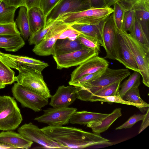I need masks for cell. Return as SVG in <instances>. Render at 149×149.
<instances>
[{
    "label": "cell",
    "instance_id": "cell-31",
    "mask_svg": "<svg viewBox=\"0 0 149 149\" xmlns=\"http://www.w3.org/2000/svg\"><path fill=\"white\" fill-rule=\"evenodd\" d=\"M15 77L13 70L0 60V81L6 85L11 84L15 82Z\"/></svg>",
    "mask_w": 149,
    "mask_h": 149
},
{
    "label": "cell",
    "instance_id": "cell-28",
    "mask_svg": "<svg viewBox=\"0 0 149 149\" xmlns=\"http://www.w3.org/2000/svg\"><path fill=\"white\" fill-rule=\"evenodd\" d=\"M140 73L134 71L128 79L125 80L120 86L121 88L118 92L123 98L125 94L131 88L139 87L140 84Z\"/></svg>",
    "mask_w": 149,
    "mask_h": 149
},
{
    "label": "cell",
    "instance_id": "cell-1",
    "mask_svg": "<svg viewBox=\"0 0 149 149\" xmlns=\"http://www.w3.org/2000/svg\"><path fill=\"white\" fill-rule=\"evenodd\" d=\"M49 138L65 149L84 148L98 145L113 144L100 134L72 127L48 126L41 128Z\"/></svg>",
    "mask_w": 149,
    "mask_h": 149
},
{
    "label": "cell",
    "instance_id": "cell-39",
    "mask_svg": "<svg viewBox=\"0 0 149 149\" xmlns=\"http://www.w3.org/2000/svg\"><path fill=\"white\" fill-rule=\"evenodd\" d=\"M61 0H40L39 8L46 17Z\"/></svg>",
    "mask_w": 149,
    "mask_h": 149
},
{
    "label": "cell",
    "instance_id": "cell-12",
    "mask_svg": "<svg viewBox=\"0 0 149 149\" xmlns=\"http://www.w3.org/2000/svg\"><path fill=\"white\" fill-rule=\"evenodd\" d=\"M17 132L26 139L38 143L45 148L65 149L49 137L41 129L31 123H25L19 127Z\"/></svg>",
    "mask_w": 149,
    "mask_h": 149
},
{
    "label": "cell",
    "instance_id": "cell-49",
    "mask_svg": "<svg viewBox=\"0 0 149 149\" xmlns=\"http://www.w3.org/2000/svg\"><path fill=\"white\" fill-rule=\"evenodd\" d=\"M1 52V51H0V53Z\"/></svg>",
    "mask_w": 149,
    "mask_h": 149
},
{
    "label": "cell",
    "instance_id": "cell-5",
    "mask_svg": "<svg viewBox=\"0 0 149 149\" xmlns=\"http://www.w3.org/2000/svg\"><path fill=\"white\" fill-rule=\"evenodd\" d=\"M128 43L142 77V82L149 87V47L138 42L130 33L120 31Z\"/></svg>",
    "mask_w": 149,
    "mask_h": 149
},
{
    "label": "cell",
    "instance_id": "cell-22",
    "mask_svg": "<svg viewBox=\"0 0 149 149\" xmlns=\"http://www.w3.org/2000/svg\"><path fill=\"white\" fill-rule=\"evenodd\" d=\"M104 20L97 24H76L70 26L79 32L95 39L99 42L100 46L104 47L102 29Z\"/></svg>",
    "mask_w": 149,
    "mask_h": 149
},
{
    "label": "cell",
    "instance_id": "cell-14",
    "mask_svg": "<svg viewBox=\"0 0 149 149\" xmlns=\"http://www.w3.org/2000/svg\"><path fill=\"white\" fill-rule=\"evenodd\" d=\"M102 36L106 53L105 58L116 60L117 56V29L112 14L104 21Z\"/></svg>",
    "mask_w": 149,
    "mask_h": 149
},
{
    "label": "cell",
    "instance_id": "cell-26",
    "mask_svg": "<svg viewBox=\"0 0 149 149\" xmlns=\"http://www.w3.org/2000/svg\"><path fill=\"white\" fill-rule=\"evenodd\" d=\"M21 36L24 40L28 39L31 35L28 16V10L24 6L20 7L15 21Z\"/></svg>",
    "mask_w": 149,
    "mask_h": 149
},
{
    "label": "cell",
    "instance_id": "cell-9",
    "mask_svg": "<svg viewBox=\"0 0 149 149\" xmlns=\"http://www.w3.org/2000/svg\"><path fill=\"white\" fill-rule=\"evenodd\" d=\"M91 7L90 0H61L45 17V26L64 14L78 12Z\"/></svg>",
    "mask_w": 149,
    "mask_h": 149
},
{
    "label": "cell",
    "instance_id": "cell-7",
    "mask_svg": "<svg viewBox=\"0 0 149 149\" xmlns=\"http://www.w3.org/2000/svg\"><path fill=\"white\" fill-rule=\"evenodd\" d=\"M11 91L14 97L23 107L35 112L40 111L48 104V99L17 83H14Z\"/></svg>",
    "mask_w": 149,
    "mask_h": 149
},
{
    "label": "cell",
    "instance_id": "cell-4",
    "mask_svg": "<svg viewBox=\"0 0 149 149\" xmlns=\"http://www.w3.org/2000/svg\"><path fill=\"white\" fill-rule=\"evenodd\" d=\"M22 120L20 111L14 98L7 95L0 96V130H14Z\"/></svg>",
    "mask_w": 149,
    "mask_h": 149
},
{
    "label": "cell",
    "instance_id": "cell-36",
    "mask_svg": "<svg viewBox=\"0 0 149 149\" xmlns=\"http://www.w3.org/2000/svg\"><path fill=\"white\" fill-rule=\"evenodd\" d=\"M106 69H102L95 73L85 75L78 80L73 82L68 83L70 85L77 87L91 82L101 76L105 72Z\"/></svg>",
    "mask_w": 149,
    "mask_h": 149
},
{
    "label": "cell",
    "instance_id": "cell-42",
    "mask_svg": "<svg viewBox=\"0 0 149 149\" xmlns=\"http://www.w3.org/2000/svg\"><path fill=\"white\" fill-rule=\"evenodd\" d=\"M141 2L149 3V0H122L119 2L126 11L132 9L136 4Z\"/></svg>",
    "mask_w": 149,
    "mask_h": 149
},
{
    "label": "cell",
    "instance_id": "cell-43",
    "mask_svg": "<svg viewBox=\"0 0 149 149\" xmlns=\"http://www.w3.org/2000/svg\"><path fill=\"white\" fill-rule=\"evenodd\" d=\"M40 0H23V6L26 7L28 10L34 7L39 8Z\"/></svg>",
    "mask_w": 149,
    "mask_h": 149
},
{
    "label": "cell",
    "instance_id": "cell-27",
    "mask_svg": "<svg viewBox=\"0 0 149 149\" xmlns=\"http://www.w3.org/2000/svg\"><path fill=\"white\" fill-rule=\"evenodd\" d=\"M17 8L8 6L0 1V24L13 23L15 11Z\"/></svg>",
    "mask_w": 149,
    "mask_h": 149
},
{
    "label": "cell",
    "instance_id": "cell-46",
    "mask_svg": "<svg viewBox=\"0 0 149 149\" xmlns=\"http://www.w3.org/2000/svg\"><path fill=\"white\" fill-rule=\"evenodd\" d=\"M91 7L102 8L107 7L105 0H90Z\"/></svg>",
    "mask_w": 149,
    "mask_h": 149
},
{
    "label": "cell",
    "instance_id": "cell-40",
    "mask_svg": "<svg viewBox=\"0 0 149 149\" xmlns=\"http://www.w3.org/2000/svg\"><path fill=\"white\" fill-rule=\"evenodd\" d=\"M3 34L21 35L15 22L0 24V35Z\"/></svg>",
    "mask_w": 149,
    "mask_h": 149
},
{
    "label": "cell",
    "instance_id": "cell-8",
    "mask_svg": "<svg viewBox=\"0 0 149 149\" xmlns=\"http://www.w3.org/2000/svg\"><path fill=\"white\" fill-rule=\"evenodd\" d=\"M70 26L58 20L43 39L37 45H35L33 51L39 56L53 55L55 43L61 33Z\"/></svg>",
    "mask_w": 149,
    "mask_h": 149
},
{
    "label": "cell",
    "instance_id": "cell-18",
    "mask_svg": "<svg viewBox=\"0 0 149 149\" xmlns=\"http://www.w3.org/2000/svg\"><path fill=\"white\" fill-rule=\"evenodd\" d=\"M33 142L12 130L0 133V148H30Z\"/></svg>",
    "mask_w": 149,
    "mask_h": 149
},
{
    "label": "cell",
    "instance_id": "cell-23",
    "mask_svg": "<svg viewBox=\"0 0 149 149\" xmlns=\"http://www.w3.org/2000/svg\"><path fill=\"white\" fill-rule=\"evenodd\" d=\"M25 42L21 35H0V48L6 51L16 52L23 47Z\"/></svg>",
    "mask_w": 149,
    "mask_h": 149
},
{
    "label": "cell",
    "instance_id": "cell-25",
    "mask_svg": "<svg viewBox=\"0 0 149 149\" xmlns=\"http://www.w3.org/2000/svg\"><path fill=\"white\" fill-rule=\"evenodd\" d=\"M108 114L85 111H76L72 116L70 122L72 124L86 125L105 117Z\"/></svg>",
    "mask_w": 149,
    "mask_h": 149
},
{
    "label": "cell",
    "instance_id": "cell-29",
    "mask_svg": "<svg viewBox=\"0 0 149 149\" xmlns=\"http://www.w3.org/2000/svg\"><path fill=\"white\" fill-rule=\"evenodd\" d=\"M89 101H100L115 102L134 106L139 109L146 108L142 105L135 104L131 102L124 100L120 97L118 92L116 95L113 96L92 97L90 99Z\"/></svg>",
    "mask_w": 149,
    "mask_h": 149
},
{
    "label": "cell",
    "instance_id": "cell-34",
    "mask_svg": "<svg viewBox=\"0 0 149 149\" xmlns=\"http://www.w3.org/2000/svg\"><path fill=\"white\" fill-rule=\"evenodd\" d=\"M58 20L46 25L38 32L31 35L28 39L30 45H37L43 38L45 35L51 28L56 23Z\"/></svg>",
    "mask_w": 149,
    "mask_h": 149
},
{
    "label": "cell",
    "instance_id": "cell-24",
    "mask_svg": "<svg viewBox=\"0 0 149 149\" xmlns=\"http://www.w3.org/2000/svg\"><path fill=\"white\" fill-rule=\"evenodd\" d=\"M31 35L39 31L45 25V17L39 8L34 7L28 10Z\"/></svg>",
    "mask_w": 149,
    "mask_h": 149
},
{
    "label": "cell",
    "instance_id": "cell-30",
    "mask_svg": "<svg viewBox=\"0 0 149 149\" xmlns=\"http://www.w3.org/2000/svg\"><path fill=\"white\" fill-rule=\"evenodd\" d=\"M113 6V11L112 13L113 21L116 29L118 31H122L126 11L119 2L114 3Z\"/></svg>",
    "mask_w": 149,
    "mask_h": 149
},
{
    "label": "cell",
    "instance_id": "cell-6",
    "mask_svg": "<svg viewBox=\"0 0 149 149\" xmlns=\"http://www.w3.org/2000/svg\"><path fill=\"white\" fill-rule=\"evenodd\" d=\"M16 70H18L19 74L15 76V81L46 99L50 98V91L44 80L42 73L22 66Z\"/></svg>",
    "mask_w": 149,
    "mask_h": 149
},
{
    "label": "cell",
    "instance_id": "cell-38",
    "mask_svg": "<svg viewBox=\"0 0 149 149\" xmlns=\"http://www.w3.org/2000/svg\"><path fill=\"white\" fill-rule=\"evenodd\" d=\"M135 21L134 11L132 9L126 11L123 20L122 31L131 32Z\"/></svg>",
    "mask_w": 149,
    "mask_h": 149
},
{
    "label": "cell",
    "instance_id": "cell-41",
    "mask_svg": "<svg viewBox=\"0 0 149 149\" xmlns=\"http://www.w3.org/2000/svg\"><path fill=\"white\" fill-rule=\"evenodd\" d=\"M145 116V114H135L131 116L122 125L116 128V130L126 129L131 128L137 122L142 120Z\"/></svg>",
    "mask_w": 149,
    "mask_h": 149
},
{
    "label": "cell",
    "instance_id": "cell-32",
    "mask_svg": "<svg viewBox=\"0 0 149 149\" xmlns=\"http://www.w3.org/2000/svg\"><path fill=\"white\" fill-rule=\"evenodd\" d=\"M123 99L134 103L144 106L145 107H149V104L144 101L141 97L138 87L130 89L124 95Z\"/></svg>",
    "mask_w": 149,
    "mask_h": 149
},
{
    "label": "cell",
    "instance_id": "cell-17",
    "mask_svg": "<svg viewBox=\"0 0 149 149\" xmlns=\"http://www.w3.org/2000/svg\"><path fill=\"white\" fill-rule=\"evenodd\" d=\"M117 56L116 60L123 65L127 68L140 73L133 55L127 41L117 29Z\"/></svg>",
    "mask_w": 149,
    "mask_h": 149
},
{
    "label": "cell",
    "instance_id": "cell-13",
    "mask_svg": "<svg viewBox=\"0 0 149 149\" xmlns=\"http://www.w3.org/2000/svg\"><path fill=\"white\" fill-rule=\"evenodd\" d=\"M0 60L11 68L16 69L20 66L26 67L41 74L43 70L49 66L47 63L26 56L0 53Z\"/></svg>",
    "mask_w": 149,
    "mask_h": 149
},
{
    "label": "cell",
    "instance_id": "cell-11",
    "mask_svg": "<svg viewBox=\"0 0 149 149\" xmlns=\"http://www.w3.org/2000/svg\"><path fill=\"white\" fill-rule=\"evenodd\" d=\"M77 109L73 107L49 108L43 110L41 116L34 119L38 122L51 126H61L68 124Z\"/></svg>",
    "mask_w": 149,
    "mask_h": 149
},
{
    "label": "cell",
    "instance_id": "cell-10",
    "mask_svg": "<svg viewBox=\"0 0 149 149\" xmlns=\"http://www.w3.org/2000/svg\"><path fill=\"white\" fill-rule=\"evenodd\" d=\"M99 52L87 48L53 57L56 63L57 69L61 70L79 65L91 58L98 56Z\"/></svg>",
    "mask_w": 149,
    "mask_h": 149
},
{
    "label": "cell",
    "instance_id": "cell-16",
    "mask_svg": "<svg viewBox=\"0 0 149 149\" xmlns=\"http://www.w3.org/2000/svg\"><path fill=\"white\" fill-rule=\"evenodd\" d=\"M50 98L49 104L53 108L68 107L77 98L76 87L70 85L67 86H60Z\"/></svg>",
    "mask_w": 149,
    "mask_h": 149
},
{
    "label": "cell",
    "instance_id": "cell-45",
    "mask_svg": "<svg viewBox=\"0 0 149 149\" xmlns=\"http://www.w3.org/2000/svg\"><path fill=\"white\" fill-rule=\"evenodd\" d=\"M139 131V134L140 133L145 129L149 124V109L148 108L147 112L143 120Z\"/></svg>",
    "mask_w": 149,
    "mask_h": 149
},
{
    "label": "cell",
    "instance_id": "cell-48",
    "mask_svg": "<svg viewBox=\"0 0 149 149\" xmlns=\"http://www.w3.org/2000/svg\"><path fill=\"white\" fill-rule=\"evenodd\" d=\"M6 85L3 84L1 81H0V89L4 88Z\"/></svg>",
    "mask_w": 149,
    "mask_h": 149
},
{
    "label": "cell",
    "instance_id": "cell-19",
    "mask_svg": "<svg viewBox=\"0 0 149 149\" xmlns=\"http://www.w3.org/2000/svg\"><path fill=\"white\" fill-rule=\"evenodd\" d=\"M87 48L77 38L73 40L68 38L58 39L54 45L53 56L60 55Z\"/></svg>",
    "mask_w": 149,
    "mask_h": 149
},
{
    "label": "cell",
    "instance_id": "cell-20",
    "mask_svg": "<svg viewBox=\"0 0 149 149\" xmlns=\"http://www.w3.org/2000/svg\"><path fill=\"white\" fill-rule=\"evenodd\" d=\"M122 115L121 109L116 108L107 116L87 125L91 128L93 133L100 134L106 131L111 125Z\"/></svg>",
    "mask_w": 149,
    "mask_h": 149
},
{
    "label": "cell",
    "instance_id": "cell-3",
    "mask_svg": "<svg viewBox=\"0 0 149 149\" xmlns=\"http://www.w3.org/2000/svg\"><path fill=\"white\" fill-rule=\"evenodd\" d=\"M113 9L111 7H91L81 11L65 13L57 19L70 26L73 24H97L112 14Z\"/></svg>",
    "mask_w": 149,
    "mask_h": 149
},
{
    "label": "cell",
    "instance_id": "cell-2",
    "mask_svg": "<svg viewBox=\"0 0 149 149\" xmlns=\"http://www.w3.org/2000/svg\"><path fill=\"white\" fill-rule=\"evenodd\" d=\"M128 69H112L107 68L100 77L92 81L76 87L77 98L89 101L91 97L102 88L116 82H121L130 74Z\"/></svg>",
    "mask_w": 149,
    "mask_h": 149
},
{
    "label": "cell",
    "instance_id": "cell-35",
    "mask_svg": "<svg viewBox=\"0 0 149 149\" xmlns=\"http://www.w3.org/2000/svg\"><path fill=\"white\" fill-rule=\"evenodd\" d=\"M120 83L116 82L102 88L93 95L90 99L97 97H107L116 95L119 90Z\"/></svg>",
    "mask_w": 149,
    "mask_h": 149
},
{
    "label": "cell",
    "instance_id": "cell-44",
    "mask_svg": "<svg viewBox=\"0 0 149 149\" xmlns=\"http://www.w3.org/2000/svg\"><path fill=\"white\" fill-rule=\"evenodd\" d=\"M6 4L17 8L23 6V0H0Z\"/></svg>",
    "mask_w": 149,
    "mask_h": 149
},
{
    "label": "cell",
    "instance_id": "cell-33",
    "mask_svg": "<svg viewBox=\"0 0 149 149\" xmlns=\"http://www.w3.org/2000/svg\"><path fill=\"white\" fill-rule=\"evenodd\" d=\"M130 33L141 44L149 47V39L147 38L140 24L135 18L134 25Z\"/></svg>",
    "mask_w": 149,
    "mask_h": 149
},
{
    "label": "cell",
    "instance_id": "cell-37",
    "mask_svg": "<svg viewBox=\"0 0 149 149\" xmlns=\"http://www.w3.org/2000/svg\"><path fill=\"white\" fill-rule=\"evenodd\" d=\"M77 38L86 47L99 52L100 45L98 41L93 38L80 33Z\"/></svg>",
    "mask_w": 149,
    "mask_h": 149
},
{
    "label": "cell",
    "instance_id": "cell-21",
    "mask_svg": "<svg viewBox=\"0 0 149 149\" xmlns=\"http://www.w3.org/2000/svg\"><path fill=\"white\" fill-rule=\"evenodd\" d=\"M132 9L134 11L136 19L149 39V3L145 2L138 3L135 5Z\"/></svg>",
    "mask_w": 149,
    "mask_h": 149
},
{
    "label": "cell",
    "instance_id": "cell-15",
    "mask_svg": "<svg viewBox=\"0 0 149 149\" xmlns=\"http://www.w3.org/2000/svg\"><path fill=\"white\" fill-rule=\"evenodd\" d=\"M109 63L104 58L93 57L79 65L72 72L69 83L76 81L86 74L95 73L108 68Z\"/></svg>",
    "mask_w": 149,
    "mask_h": 149
},
{
    "label": "cell",
    "instance_id": "cell-47",
    "mask_svg": "<svg viewBox=\"0 0 149 149\" xmlns=\"http://www.w3.org/2000/svg\"><path fill=\"white\" fill-rule=\"evenodd\" d=\"M122 0H105L106 4L107 7H111L113 6L114 3L119 2Z\"/></svg>",
    "mask_w": 149,
    "mask_h": 149
}]
</instances>
